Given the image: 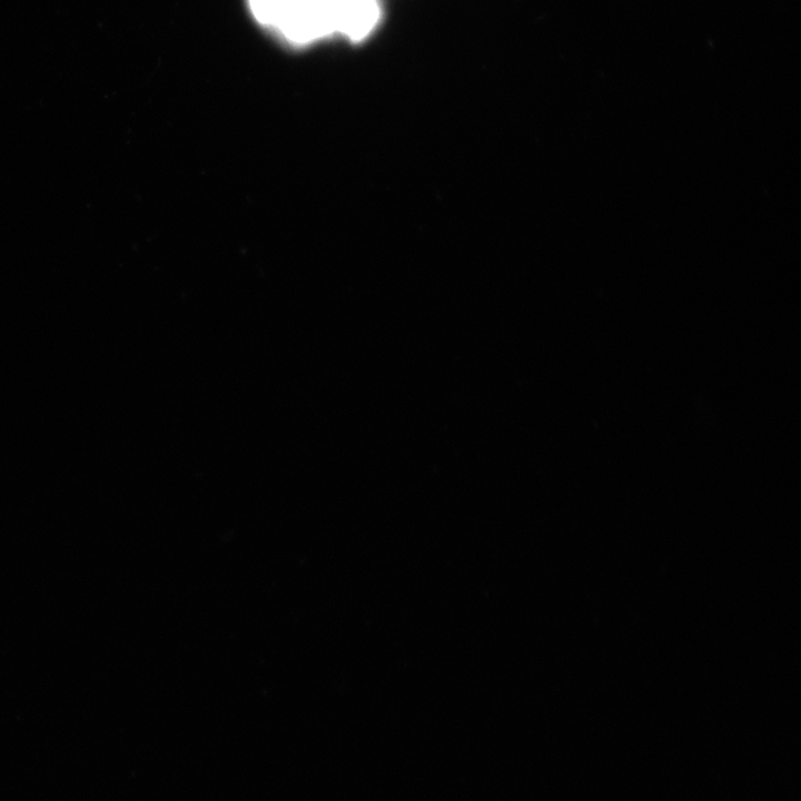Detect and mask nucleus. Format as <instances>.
Returning a JSON list of instances; mask_svg holds the SVG:
<instances>
[]
</instances>
